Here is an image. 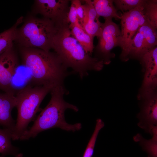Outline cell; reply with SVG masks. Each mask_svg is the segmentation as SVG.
Masks as SVG:
<instances>
[{
	"label": "cell",
	"instance_id": "1",
	"mask_svg": "<svg viewBox=\"0 0 157 157\" xmlns=\"http://www.w3.org/2000/svg\"><path fill=\"white\" fill-rule=\"evenodd\" d=\"M20 53L23 64L29 70L35 86L64 85L65 78L72 73L55 52L22 47Z\"/></svg>",
	"mask_w": 157,
	"mask_h": 157
},
{
	"label": "cell",
	"instance_id": "2",
	"mask_svg": "<svg viewBox=\"0 0 157 157\" xmlns=\"http://www.w3.org/2000/svg\"><path fill=\"white\" fill-rule=\"evenodd\" d=\"M51 49L68 68L78 74L83 78L88 75L90 71H99L104 63L92 57L72 35L69 24L67 23L59 27L54 36Z\"/></svg>",
	"mask_w": 157,
	"mask_h": 157
},
{
	"label": "cell",
	"instance_id": "3",
	"mask_svg": "<svg viewBox=\"0 0 157 157\" xmlns=\"http://www.w3.org/2000/svg\"><path fill=\"white\" fill-rule=\"evenodd\" d=\"M50 92L51 97L49 103L42 110L32 126L22 135L20 140H26L34 138L42 131L55 128L73 132L81 129V123L70 124L65 120V113L66 109H70L77 112L78 109L76 106L65 101L64 96L68 92L64 85L53 88Z\"/></svg>",
	"mask_w": 157,
	"mask_h": 157
},
{
	"label": "cell",
	"instance_id": "4",
	"mask_svg": "<svg viewBox=\"0 0 157 157\" xmlns=\"http://www.w3.org/2000/svg\"><path fill=\"white\" fill-rule=\"evenodd\" d=\"M53 88L50 85L33 86L28 85L16 92L15 107L17 115L12 140L19 139L27 130L28 124L35 117L42 100Z\"/></svg>",
	"mask_w": 157,
	"mask_h": 157
},
{
	"label": "cell",
	"instance_id": "5",
	"mask_svg": "<svg viewBox=\"0 0 157 157\" xmlns=\"http://www.w3.org/2000/svg\"><path fill=\"white\" fill-rule=\"evenodd\" d=\"M60 26L48 19L31 18L17 28L15 41L22 47L49 51Z\"/></svg>",
	"mask_w": 157,
	"mask_h": 157
},
{
	"label": "cell",
	"instance_id": "6",
	"mask_svg": "<svg viewBox=\"0 0 157 157\" xmlns=\"http://www.w3.org/2000/svg\"><path fill=\"white\" fill-rule=\"evenodd\" d=\"M98 44L94 48V57L103 62L104 64H109L115 54L112 50L121 45L122 36L118 25L112 19H105L102 23L100 36L97 38Z\"/></svg>",
	"mask_w": 157,
	"mask_h": 157
},
{
	"label": "cell",
	"instance_id": "7",
	"mask_svg": "<svg viewBox=\"0 0 157 157\" xmlns=\"http://www.w3.org/2000/svg\"><path fill=\"white\" fill-rule=\"evenodd\" d=\"M144 6H139L129 11L120 13L122 36L121 54L126 50L140 28L148 23L145 15Z\"/></svg>",
	"mask_w": 157,
	"mask_h": 157
},
{
	"label": "cell",
	"instance_id": "8",
	"mask_svg": "<svg viewBox=\"0 0 157 157\" xmlns=\"http://www.w3.org/2000/svg\"><path fill=\"white\" fill-rule=\"evenodd\" d=\"M138 99L142 101L140 111L138 115V126L147 133L152 135L157 128V97L156 90L139 94Z\"/></svg>",
	"mask_w": 157,
	"mask_h": 157
},
{
	"label": "cell",
	"instance_id": "9",
	"mask_svg": "<svg viewBox=\"0 0 157 157\" xmlns=\"http://www.w3.org/2000/svg\"><path fill=\"white\" fill-rule=\"evenodd\" d=\"M70 1L69 0H35V10L44 18L50 19L60 26L68 23L67 17L69 9Z\"/></svg>",
	"mask_w": 157,
	"mask_h": 157
},
{
	"label": "cell",
	"instance_id": "10",
	"mask_svg": "<svg viewBox=\"0 0 157 157\" xmlns=\"http://www.w3.org/2000/svg\"><path fill=\"white\" fill-rule=\"evenodd\" d=\"M17 67V58L13 48L0 56V90L15 94L13 78Z\"/></svg>",
	"mask_w": 157,
	"mask_h": 157
},
{
	"label": "cell",
	"instance_id": "11",
	"mask_svg": "<svg viewBox=\"0 0 157 157\" xmlns=\"http://www.w3.org/2000/svg\"><path fill=\"white\" fill-rule=\"evenodd\" d=\"M140 60L143 68L144 74L139 93L156 90L157 83V46L143 55Z\"/></svg>",
	"mask_w": 157,
	"mask_h": 157
},
{
	"label": "cell",
	"instance_id": "12",
	"mask_svg": "<svg viewBox=\"0 0 157 157\" xmlns=\"http://www.w3.org/2000/svg\"><path fill=\"white\" fill-rule=\"evenodd\" d=\"M149 51L143 25L138 29L125 51L121 54L120 58L124 61L130 58L140 60L143 55Z\"/></svg>",
	"mask_w": 157,
	"mask_h": 157
},
{
	"label": "cell",
	"instance_id": "13",
	"mask_svg": "<svg viewBox=\"0 0 157 157\" xmlns=\"http://www.w3.org/2000/svg\"><path fill=\"white\" fill-rule=\"evenodd\" d=\"M16 104L15 94L0 92V125L13 132L16 123L12 117L11 112Z\"/></svg>",
	"mask_w": 157,
	"mask_h": 157
},
{
	"label": "cell",
	"instance_id": "14",
	"mask_svg": "<svg viewBox=\"0 0 157 157\" xmlns=\"http://www.w3.org/2000/svg\"><path fill=\"white\" fill-rule=\"evenodd\" d=\"M83 5L85 13V17L81 26L85 31L92 37L98 38L100 35L102 23L99 20L91 0H83Z\"/></svg>",
	"mask_w": 157,
	"mask_h": 157
},
{
	"label": "cell",
	"instance_id": "15",
	"mask_svg": "<svg viewBox=\"0 0 157 157\" xmlns=\"http://www.w3.org/2000/svg\"><path fill=\"white\" fill-rule=\"evenodd\" d=\"M94 8L98 17H103L104 19H121L120 15L113 5V0H94L92 1Z\"/></svg>",
	"mask_w": 157,
	"mask_h": 157
},
{
	"label": "cell",
	"instance_id": "16",
	"mask_svg": "<svg viewBox=\"0 0 157 157\" xmlns=\"http://www.w3.org/2000/svg\"><path fill=\"white\" fill-rule=\"evenodd\" d=\"M13 131L7 128H0V157H4L9 155L15 157H22L19 154V149L13 146L11 143Z\"/></svg>",
	"mask_w": 157,
	"mask_h": 157
},
{
	"label": "cell",
	"instance_id": "17",
	"mask_svg": "<svg viewBox=\"0 0 157 157\" xmlns=\"http://www.w3.org/2000/svg\"><path fill=\"white\" fill-rule=\"evenodd\" d=\"M69 27L72 36L82 45L86 52L91 55L94 48V38L85 31L80 24L69 25Z\"/></svg>",
	"mask_w": 157,
	"mask_h": 157
},
{
	"label": "cell",
	"instance_id": "18",
	"mask_svg": "<svg viewBox=\"0 0 157 157\" xmlns=\"http://www.w3.org/2000/svg\"><path fill=\"white\" fill-rule=\"evenodd\" d=\"M23 18L20 17L12 27L0 33V56L13 48L17 26L23 22Z\"/></svg>",
	"mask_w": 157,
	"mask_h": 157
},
{
	"label": "cell",
	"instance_id": "19",
	"mask_svg": "<svg viewBox=\"0 0 157 157\" xmlns=\"http://www.w3.org/2000/svg\"><path fill=\"white\" fill-rule=\"evenodd\" d=\"M152 138L149 140L144 138L140 133L133 137L135 142H139L143 149L148 154V157H157V128L152 132Z\"/></svg>",
	"mask_w": 157,
	"mask_h": 157
},
{
	"label": "cell",
	"instance_id": "20",
	"mask_svg": "<svg viewBox=\"0 0 157 157\" xmlns=\"http://www.w3.org/2000/svg\"><path fill=\"white\" fill-rule=\"evenodd\" d=\"M145 15L147 22L157 28V1L147 0L144 6Z\"/></svg>",
	"mask_w": 157,
	"mask_h": 157
},
{
	"label": "cell",
	"instance_id": "21",
	"mask_svg": "<svg viewBox=\"0 0 157 157\" xmlns=\"http://www.w3.org/2000/svg\"><path fill=\"white\" fill-rule=\"evenodd\" d=\"M104 123L100 119H97L94 129L88 144L83 157H92L98 134L100 130L104 126Z\"/></svg>",
	"mask_w": 157,
	"mask_h": 157
},
{
	"label": "cell",
	"instance_id": "22",
	"mask_svg": "<svg viewBox=\"0 0 157 157\" xmlns=\"http://www.w3.org/2000/svg\"><path fill=\"white\" fill-rule=\"evenodd\" d=\"M146 0H114L117 10L122 13L129 11L140 6H143Z\"/></svg>",
	"mask_w": 157,
	"mask_h": 157
},
{
	"label": "cell",
	"instance_id": "23",
	"mask_svg": "<svg viewBox=\"0 0 157 157\" xmlns=\"http://www.w3.org/2000/svg\"><path fill=\"white\" fill-rule=\"evenodd\" d=\"M71 4L67 17V22L71 26L80 24L78 21L76 11V0H70Z\"/></svg>",
	"mask_w": 157,
	"mask_h": 157
},
{
	"label": "cell",
	"instance_id": "24",
	"mask_svg": "<svg viewBox=\"0 0 157 157\" xmlns=\"http://www.w3.org/2000/svg\"><path fill=\"white\" fill-rule=\"evenodd\" d=\"M77 18L79 23L81 26L85 17V13L84 7L81 3V1L76 0Z\"/></svg>",
	"mask_w": 157,
	"mask_h": 157
}]
</instances>
